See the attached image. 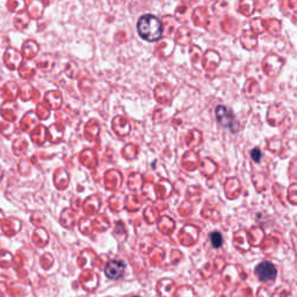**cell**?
<instances>
[{
    "label": "cell",
    "instance_id": "3",
    "mask_svg": "<svg viewBox=\"0 0 297 297\" xmlns=\"http://www.w3.org/2000/svg\"><path fill=\"white\" fill-rule=\"evenodd\" d=\"M126 271V265L121 260H111L106 265L105 274L108 279L112 280H119L123 277Z\"/></svg>",
    "mask_w": 297,
    "mask_h": 297
},
{
    "label": "cell",
    "instance_id": "7",
    "mask_svg": "<svg viewBox=\"0 0 297 297\" xmlns=\"http://www.w3.org/2000/svg\"><path fill=\"white\" fill-rule=\"evenodd\" d=\"M134 297H140V296H134Z\"/></svg>",
    "mask_w": 297,
    "mask_h": 297
},
{
    "label": "cell",
    "instance_id": "2",
    "mask_svg": "<svg viewBox=\"0 0 297 297\" xmlns=\"http://www.w3.org/2000/svg\"><path fill=\"white\" fill-rule=\"evenodd\" d=\"M256 274L257 277L259 278L260 281L263 282H268L274 280L277 278V267L274 266L273 264L270 263V261H263L256 267Z\"/></svg>",
    "mask_w": 297,
    "mask_h": 297
},
{
    "label": "cell",
    "instance_id": "6",
    "mask_svg": "<svg viewBox=\"0 0 297 297\" xmlns=\"http://www.w3.org/2000/svg\"><path fill=\"white\" fill-rule=\"evenodd\" d=\"M261 155H263V154H261V151H260L258 148H253V150L251 151V157H252V159H253V160L256 161V162H259V161H260Z\"/></svg>",
    "mask_w": 297,
    "mask_h": 297
},
{
    "label": "cell",
    "instance_id": "4",
    "mask_svg": "<svg viewBox=\"0 0 297 297\" xmlns=\"http://www.w3.org/2000/svg\"><path fill=\"white\" fill-rule=\"evenodd\" d=\"M216 118L217 122L220 123L221 126L232 129V125L235 123V121H233V114L230 111H228V108H225L224 106H217Z\"/></svg>",
    "mask_w": 297,
    "mask_h": 297
},
{
    "label": "cell",
    "instance_id": "1",
    "mask_svg": "<svg viewBox=\"0 0 297 297\" xmlns=\"http://www.w3.org/2000/svg\"><path fill=\"white\" fill-rule=\"evenodd\" d=\"M137 31L140 36L148 42H155L161 37L162 24L153 14H144L137 22Z\"/></svg>",
    "mask_w": 297,
    "mask_h": 297
},
{
    "label": "cell",
    "instance_id": "5",
    "mask_svg": "<svg viewBox=\"0 0 297 297\" xmlns=\"http://www.w3.org/2000/svg\"><path fill=\"white\" fill-rule=\"evenodd\" d=\"M210 243L213 247L215 249H218V247H221L223 245V236L221 232L218 231H214L210 233Z\"/></svg>",
    "mask_w": 297,
    "mask_h": 297
}]
</instances>
